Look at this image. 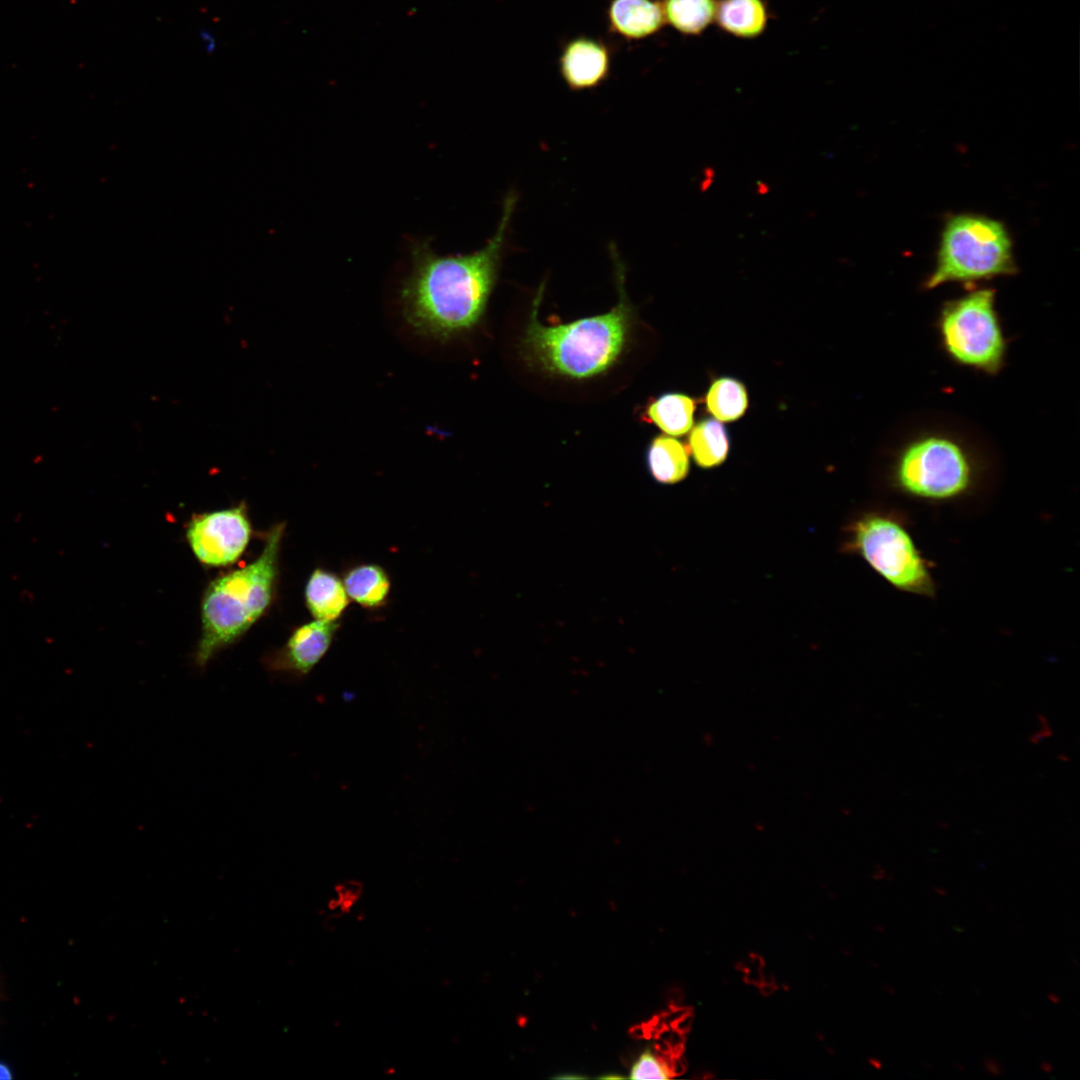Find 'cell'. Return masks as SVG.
I'll list each match as a JSON object with an SVG mask.
<instances>
[{
    "label": "cell",
    "mask_w": 1080,
    "mask_h": 1080,
    "mask_svg": "<svg viewBox=\"0 0 1080 1080\" xmlns=\"http://www.w3.org/2000/svg\"><path fill=\"white\" fill-rule=\"evenodd\" d=\"M517 197L509 193L497 230L480 250L437 255L429 243L412 247V269L401 288L407 322L420 334L448 340L473 329L482 319L497 282Z\"/></svg>",
    "instance_id": "cell-1"
},
{
    "label": "cell",
    "mask_w": 1080,
    "mask_h": 1080,
    "mask_svg": "<svg viewBox=\"0 0 1080 1080\" xmlns=\"http://www.w3.org/2000/svg\"><path fill=\"white\" fill-rule=\"evenodd\" d=\"M618 302L608 312L547 326L538 319L541 286L532 302L521 351L533 367L551 375L583 380L601 375L619 360L628 343L634 309L625 290L624 265L610 247Z\"/></svg>",
    "instance_id": "cell-2"
},
{
    "label": "cell",
    "mask_w": 1080,
    "mask_h": 1080,
    "mask_svg": "<svg viewBox=\"0 0 1080 1080\" xmlns=\"http://www.w3.org/2000/svg\"><path fill=\"white\" fill-rule=\"evenodd\" d=\"M285 527V522L272 526L253 562L207 586L201 603V636L194 654L199 668L241 637L272 605Z\"/></svg>",
    "instance_id": "cell-3"
},
{
    "label": "cell",
    "mask_w": 1080,
    "mask_h": 1080,
    "mask_svg": "<svg viewBox=\"0 0 1080 1080\" xmlns=\"http://www.w3.org/2000/svg\"><path fill=\"white\" fill-rule=\"evenodd\" d=\"M890 486L912 500L947 504L973 495L982 468L973 451L944 432H925L900 447L889 468Z\"/></svg>",
    "instance_id": "cell-4"
},
{
    "label": "cell",
    "mask_w": 1080,
    "mask_h": 1080,
    "mask_svg": "<svg viewBox=\"0 0 1080 1080\" xmlns=\"http://www.w3.org/2000/svg\"><path fill=\"white\" fill-rule=\"evenodd\" d=\"M843 551L861 557L896 590L933 598V565L918 547L904 513L873 509L856 516L845 528Z\"/></svg>",
    "instance_id": "cell-5"
},
{
    "label": "cell",
    "mask_w": 1080,
    "mask_h": 1080,
    "mask_svg": "<svg viewBox=\"0 0 1080 1080\" xmlns=\"http://www.w3.org/2000/svg\"><path fill=\"white\" fill-rule=\"evenodd\" d=\"M1012 241L999 221L977 214L950 217L942 231L936 265L926 289L949 282L975 283L1015 274Z\"/></svg>",
    "instance_id": "cell-6"
},
{
    "label": "cell",
    "mask_w": 1080,
    "mask_h": 1080,
    "mask_svg": "<svg viewBox=\"0 0 1080 1080\" xmlns=\"http://www.w3.org/2000/svg\"><path fill=\"white\" fill-rule=\"evenodd\" d=\"M936 327L945 354L957 365L986 375L1004 367L1008 343L993 289H975L945 302Z\"/></svg>",
    "instance_id": "cell-7"
},
{
    "label": "cell",
    "mask_w": 1080,
    "mask_h": 1080,
    "mask_svg": "<svg viewBox=\"0 0 1080 1080\" xmlns=\"http://www.w3.org/2000/svg\"><path fill=\"white\" fill-rule=\"evenodd\" d=\"M196 558L208 566L234 563L246 549L251 524L244 504L195 515L186 531Z\"/></svg>",
    "instance_id": "cell-8"
},
{
    "label": "cell",
    "mask_w": 1080,
    "mask_h": 1080,
    "mask_svg": "<svg viewBox=\"0 0 1080 1080\" xmlns=\"http://www.w3.org/2000/svg\"><path fill=\"white\" fill-rule=\"evenodd\" d=\"M339 628V621L316 619L296 627L281 648L265 657V667L293 678L307 676L328 653Z\"/></svg>",
    "instance_id": "cell-9"
},
{
    "label": "cell",
    "mask_w": 1080,
    "mask_h": 1080,
    "mask_svg": "<svg viewBox=\"0 0 1080 1080\" xmlns=\"http://www.w3.org/2000/svg\"><path fill=\"white\" fill-rule=\"evenodd\" d=\"M558 64L561 78L569 89H593L609 77L611 52L601 39L581 35L566 42Z\"/></svg>",
    "instance_id": "cell-10"
},
{
    "label": "cell",
    "mask_w": 1080,
    "mask_h": 1080,
    "mask_svg": "<svg viewBox=\"0 0 1080 1080\" xmlns=\"http://www.w3.org/2000/svg\"><path fill=\"white\" fill-rule=\"evenodd\" d=\"M606 19L611 33L628 41L646 39L665 24L660 1L610 0Z\"/></svg>",
    "instance_id": "cell-11"
},
{
    "label": "cell",
    "mask_w": 1080,
    "mask_h": 1080,
    "mask_svg": "<svg viewBox=\"0 0 1080 1080\" xmlns=\"http://www.w3.org/2000/svg\"><path fill=\"white\" fill-rule=\"evenodd\" d=\"M304 602L314 619L333 622L344 614L350 599L339 575L330 569L317 567L306 581Z\"/></svg>",
    "instance_id": "cell-12"
},
{
    "label": "cell",
    "mask_w": 1080,
    "mask_h": 1080,
    "mask_svg": "<svg viewBox=\"0 0 1080 1080\" xmlns=\"http://www.w3.org/2000/svg\"><path fill=\"white\" fill-rule=\"evenodd\" d=\"M342 580L350 601L369 611L384 608L390 598L391 578L378 563L351 564L342 573Z\"/></svg>",
    "instance_id": "cell-13"
},
{
    "label": "cell",
    "mask_w": 1080,
    "mask_h": 1080,
    "mask_svg": "<svg viewBox=\"0 0 1080 1080\" xmlns=\"http://www.w3.org/2000/svg\"><path fill=\"white\" fill-rule=\"evenodd\" d=\"M646 461L650 474L659 483L674 484L689 472L688 450L679 440L659 435L649 444Z\"/></svg>",
    "instance_id": "cell-14"
},
{
    "label": "cell",
    "mask_w": 1080,
    "mask_h": 1080,
    "mask_svg": "<svg viewBox=\"0 0 1080 1080\" xmlns=\"http://www.w3.org/2000/svg\"><path fill=\"white\" fill-rule=\"evenodd\" d=\"M715 19L730 34L754 38L766 28L768 13L763 0H721L717 3Z\"/></svg>",
    "instance_id": "cell-15"
},
{
    "label": "cell",
    "mask_w": 1080,
    "mask_h": 1080,
    "mask_svg": "<svg viewBox=\"0 0 1080 1080\" xmlns=\"http://www.w3.org/2000/svg\"><path fill=\"white\" fill-rule=\"evenodd\" d=\"M694 400L682 393H664L650 401L644 410L646 421L668 435L687 433L693 424Z\"/></svg>",
    "instance_id": "cell-16"
},
{
    "label": "cell",
    "mask_w": 1080,
    "mask_h": 1080,
    "mask_svg": "<svg viewBox=\"0 0 1080 1080\" xmlns=\"http://www.w3.org/2000/svg\"><path fill=\"white\" fill-rule=\"evenodd\" d=\"M689 449L700 467L712 468L720 465L729 451V438L725 427L714 419L698 422L690 432Z\"/></svg>",
    "instance_id": "cell-17"
},
{
    "label": "cell",
    "mask_w": 1080,
    "mask_h": 1080,
    "mask_svg": "<svg viewBox=\"0 0 1080 1080\" xmlns=\"http://www.w3.org/2000/svg\"><path fill=\"white\" fill-rule=\"evenodd\" d=\"M665 23L684 35L702 33L715 19V0H661Z\"/></svg>",
    "instance_id": "cell-18"
},
{
    "label": "cell",
    "mask_w": 1080,
    "mask_h": 1080,
    "mask_svg": "<svg viewBox=\"0 0 1080 1080\" xmlns=\"http://www.w3.org/2000/svg\"><path fill=\"white\" fill-rule=\"evenodd\" d=\"M708 411L719 421L729 422L740 418L746 411L748 397L745 387L738 380L722 377L715 380L707 393Z\"/></svg>",
    "instance_id": "cell-19"
},
{
    "label": "cell",
    "mask_w": 1080,
    "mask_h": 1080,
    "mask_svg": "<svg viewBox=\"0 0 1080 1080\" xmlns=\"http://www.w3.org/2000/svg\"><path fill=\"white\" fill-rule=\"evenodd\" d=\"M673 1076L672 1068L650 1049L643 1051L633 1063L631 1079H669Z\"/></svg>",
    "instance_id": "cell-20"
},
{
    "label": "cell",
    "mask_w": 1080,
    "mask_h": 1080,
    "mask_svg": "<svg viewBox=\"0 0 1080 1080\" xmlns=\"http://www.w3.org/2000/svg\"><path fill=\"white\" fill-rule=\"evenodd\" d=\"M336 897L330 899L329 909L340 913H347L359 900L361 885L356 882H347L338 885L335 889Z\"/></svg>",
    "instance_id": "cell-21"
},
{
    "label": "cell",
    "mask_w": 1080,
    "mask_h": 1080,
    "mask_svg": "<svg viewBox=\"0 0 1080 1080\" xmlns=\"http://www.w3.org/2000/svg\"><path fill=\"white\" fill-rule=\"evenodd\" d=\"M985 1068L992 1075L997 1076L1001 1074L1000 1066L993 1059L987 1058L985 1060Z\"/></svg>",
    "instance_id": "cell-22"
},
{
    "label": "cell",
    "mask_w": 1080,
    "mask_h": 1080,
    "mask_svg": "<svg viewBox=\"0 0 1080 1080\" xmlns=\"http://www.w3.org/2000/svg\"><path fill=\"white\" fill-rule=\"evenodd\" d=\"M12 1078H13V1074H12V1070H11L10 1066L6 1062H3V1061L0 1060V1080L1 1079L7 1080V1079H12Z\"/></svg>",
    "instance_id": "cell-23"
},
{
    "label": "cell",
    "mask_w": 1080,
    "mask_h": 1080,
    "mask_svg": "<svg viewBox=\"0 0 1080 1080\" xmlns=\"http://www.w3.org/2000/svg\"><path fill=\"white\" fill-rule=\"evenodd\" d=\"M1041 1068L1047 1073H1050L1052 1071V1066L1047 1062H1043L1041 1064Z\"/></svg>",
    "instance_id": "cell-24"
},
{
    "label": "cell",
    "mask_w": 1080,
    "mask_h": 1080,
    "mask_svg": "<svg viewBox=\"0 0 1080 1080\" xmlns=\"http://www.w3.org/2000/svg\"><path fill=\"white\" fill-rule=\"evenodd\" d=\"M1049 999L1054 1003H1059V998L1053 994L1048 995Z\"/></svg>",
    "instance_id": "cell-25"
}]
</instances>
